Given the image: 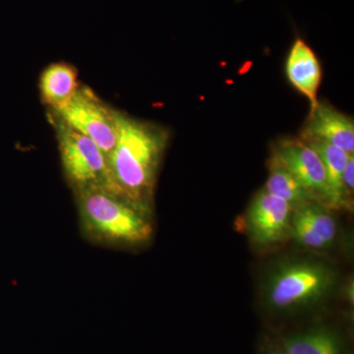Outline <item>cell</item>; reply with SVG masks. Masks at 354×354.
<instances>
[{
  "mask_svg": "<svg viewBox=\"0 0 354 354\" xmlns=\"http://www.w3.org/2000/svg\"><path fill=\"white\" fill-rule=\"evenodd\" d=\"M304 141V140H302ZM320 157L322 160L328 186H329V202L328 207L333 209H349L351 198L344 185V171L349 156L351 153L324 141H304Z\"/></svg>",
  "mask_w": 354,
  "mask_h": 354,
  "instance_id": "cell-10",
  "label": "cell"
},
{
  "mask_svg": "<svg viewBox=\"0 0 354 354\" xmlns=\"http://www.w3.org/2000/svg\"><path fill=\"white\" fill-rule=\"evenodd\" d=\"M292 207L285 200L262 190L254 198L246 223L251 241L258 246L274 245L290 234Z\"/></svg>",
  "mask_w": 354,
  "mask_h": 354,
  "instance_id": "cell-7",
  "label": "cell"
},
{
  "mask_svg": "<svg viewBox=\"0 0 354 354\" xmlns=\"http://www.w3.org/2000/svg\"><path fill=\"white\" fill-rule=\"evenodd\" d=\"M167 141L169 133L162 128L118 111V140L108 158V190L148 211Z\"/></svg>",
  "mask_w": 354,
  "mask_h": 354,
  "instance_id": "cell-1",
  "label": "cell"
},
{
  "mask_svg": "<svg viewBox=\"0 0 354 354\" xmlns=\"http://www.w3.org/2000/svg\"><path fill=\"white\" fill-rule=\"evenodd\" d=\"M77 205L84 232L113 245H135L148 241L153 227L149 211L140 208L106 188L76 191Z\"/></svg>",
  "mask_w": 354,
  "mask_h": 354,
  "instance_id": "cell-2",
  "label": "cell"
},
{
  "mask_svg": "<svg viewBox=\"0 0 354 354\" xmlns=\"http://www.w3.org/2000/svg\"><path fill=\"white\" fill-rule=\"evenodd\" d=\"M267 354H290V353H286L285 349H283V348H281L270 349V351H268Z\"/></svg>",
  "mask_w": 354,
  "mask_h": 354,
  "instance_id": "cell-17",
  "label": "cell"
},
{
  "mask_svg": "<svg viewBox=\"0 0 354 354\" xmlns=\"http://www.w3.org/2000/svg\"><path fill=\"white\" fill-rule=\"evenodd\" d=\"M264 189L285 200L292 207L293 211L316 202L295 176L272 157L270 160L269 176Z\"/></svg>",
  "mask_w": 354,
  "mask_h": 354,
  "instance_id": "cell-13",
  "label": "cell"
},
{
  "mask_svg": "<svg viewBox=\"0 0 354 354\" xmlns=\"http://www.w3.org/2000/svg\"><path fill=\"white\" fill-rule=\"evenodd\" d=\"M290 235L297 239L298 243L309 248L322 249L328 246L322 237L319 236L306 223L293 214L291 218Z\"/></svg>",
  "mask_w": 354,
  "mask_h": 354,
  "instance_id": "cell-15",
  "label": "cell"
},
{
  "mask_svg": "<svg viewBox=\"0 0 354 354\" xmlns=\"http://www.w3.org/2000/svg\"><path fill=\"white\" fill-rule=\"evenodd\" d=\"M272 158L295 176L316 202L327 205L329 186L322 160L301 139L281 140L272 150Z\"/></svg>",
  "mask_w": 354,
  "mask_h": 354,
  "instance_id": "cell-6",
  "label": "cell"
},
{
  "mask_svg": "<svg viewBox=\"0 0 354 354\" xmlns=\"http://www.w3.org/2000/svg\"><path fill=\"white\" fill-rule=\"evenodd\" d=\"M291 85L308 99L311 108L318 104V92L322 82V68L315 51L305 39L297 37L291 46L286 65Z\"/></svg>",
  "mask_w": 354,
  "mask_h": 354,
  "instance_id": "cell-9",
  "label": "cell"
},
{
  "mask_svg": "<svg viewBox=\"0 0 354 354\" xmlns=\"http://www.w3.org/2000/svg\"><path fill=\"white\" fill-rule=\"evenodd\" d=\"M332 268L317 261H290L278 266L265 286L268 306L279 312L295 311L320 301L335 285Z\"/></svg>",
  "mask_w": 354,
  "mask_h": 354,
  "instance_id": "cell-3",
  "label": "cell"
},
{
  "mask_svg": "<svg viewBox=\"0 0 354 354\" xmlns=\"http://www.w3.org/2000/svg\"><path fill=\"white\" fill-rule=\"evenodd\" d=\"M344 185L348 197H353L354 187V155L349 156L344 171Z\"/></svg>",
  "mask_w": 354,
  "mask_h": 354,
  "instance_id": "cell-16",
  "label": "cell"
},
{
  "mask_svg": "<svg viewBox=\"0 0 354 354\" xmlns=\"http://www.w3.org/2000/svg\"><path fill=\"white\" fill-rule=\"evenodd\" d=\"M304 141H324L349 153H354L353 118L325 102H318L300 134Z\"/></svg>",
  "mask_w": 354,
  "mask_h": 354,
  "instance_id": "cell-8",
  "label": "cell"
},
{
  "mask_svg": "<svg viewBox=\"0 0 354 354\" xmlns=\"http://www.w3.org/2000/svg\"><path fill=\"white\" fill-rule=\"evenodd\" d=\"M293 215L306 223L324 241L330 245L337 236V227L335 218L318 203H310L295 209Z\"/></svg>",
  "mask_w": 354,
  "mask_h": 354,
  "instance_id": "cell-14",
  "label": "cell"
},
{
  "mask_svg": "<svg viewBox=\"0 0 354 354\" xmlns=\"http://www.w3.org/2000/svg\"><path fill=\"white\" fill-rule=\"evenodd\" d=\"M58 148L65 176L74 189H109L108 158L92 140L64 123H57Z\"/></svg>",
  "mask_w": 354,
  "mask_h": 354,
  "instance_id": "cell-5",
  "label": "cell"
},
{
  "mask_svg": "<svg viewBox=\"0 0 354 354\" xmlns=\"http://www.w3.org/2000/svg\"><path fill=\"white\" fill-rule=\"evenodd\" d=\"M53 111L59 122L92 140L109 158L118 140V111L106 106L90 88L80 86L68 102Z\"/></svg>",
  "mask_w": 354,
  "mask_h": 354,
  "instance_id": "cell-4",
  "label": "cell"
},
{
  "mask_svg": "<svg viewBox=\"0 0 354 354\" xmlns=\"http://www.w3.org/2000/svg\"><path fill=\"white\" fill-rule=\"evenodd\" d=\"M281 348L290 354H344L339 335L326 328L288 335L281 342Z\"/></svg>",
  "mask_w": 354,
  "mask_h": 354,
  "instance_id": "cell-12",
  "label": "cell"
},
{
  "mask_svg": "<svg viewBox=\"0 0 354 354\" xmlns=\"http://www.w3.org/2000/svg\"><path fill=\"white\" fill-rule=\"evenodd\" d=\"M80 86L75 67L66 62L48 65L39 78L41 100L53 109L68 102Z\"/></svg>",
  "mask_w": 354,
  "mask_h": 354,
  "instance_id": "cell-11",
  "label": "cell"
}]
</instances>
